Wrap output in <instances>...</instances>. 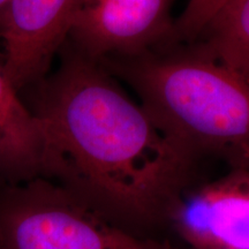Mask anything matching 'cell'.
I'll return each mask as SVG.
<instances>
[{"label": "cell", "instance_id": "obj_1", "mask_svg": "<svg viewBox=\"0 0 249 249\" xmlns=\"http://www.w3.org/2000/svg\"><path fill=\"white\" fill-rule=\"evenodd\" d=\"M29 107L48 144V179L105 213L150 220L185 191L195 157L98 62L67 43Z\"/></svg>", "mask_w": 249, "mask_h": 249}, {"label": "cell", "instance_id": "obj_2", "mask_svg": "<svg viewBox=\"0 0 249 249\" xmlns=\"http://www.w3.org/2000/svg\"><path fill=\"white\" fill-rule=\"evenodd\" d=\"M126 81L160 126L196 157L249 171V77L200 49L101 64Z\"/></svg>", "mask_w": 249, "mask_h": 249}, {"label": "cell", "instance_id": "obj_3", "mask_svg": "<svg viewBox=\"0 0 249 249\" xmlns=\"http://www.w3.org/2000/svg\"><path fill=\"white\" fill-rule=\"evenodd\" d=\"M0 249H167L114 225L107 213L48 178L0 183Z\"/></svg>", "mask_w": 249, "mask_h": 249}, {"label": "cell", "instance_id": "obj_4", "mask_svg": "<svg viewBox=\"0 0 249 249\" xmlns=\"http://www.w3.org/2000/svg\"><path fill=\"white\" fill-rule=\"evenodd\" d=\"M172 0H82L67 42L104 64L154 51L173 37Z\"/></svg>", "mask_w": 249, "mask_h": 249}, {"label": "cell", "instance_id": "obj_5", "mask_svg": "<svg viewBox=\"0 0 249 249\" xmlns=\"http://www.w3.org/2000/svg\"><path fill=\"white\" fill-rule=\"evenodd\" d=\"M82 0H8L0 22L5 75L18 91L46 76Z\"/></svg>", "mask_w": 249, "mask_h": 249}, {"label": "cell", "instance_id": "obj_6", "mask_svg": "<svg viewBox=\"0 0 249 249\" xmlns=\"http://www.w3.org/2000/svg\"><path fill=\"white\" fill-rule=\"evenodd\" d=\"M167 216L194 249H249V171L183 191Z\"/></svg>", "mask_w": 249, "mask_h": 249}, {"label": "cell", "instance_id": "obj_7", "mask_svg": "<svg viewBox=\"0 0 249 249\" xmlns=\"http://www.w3.org/2000/svg\"><path fill=\"white\" fill-rule=\"evenodd\" d=\"M0 65V183L48 178V144L39 121Z\"/></svg>", "mask_w": 249, "mask_h": 249}, {"label": "cell", "instance_id": "obj_8", "mask_svg": "<svg viewBox=\"0 0 249 249\" xmlns=\"http://www.w3.org/2000/svg\"><path fill=\"white\" fill-rule=\"evenodd\" d=\"M201 36L198 49L249 77V0H230Z\"/></svg>", "mask_w": 249, "mask_h": 249}, {"label": "cell", "instance_id": "obj_9", "mask_svg": "<svg viewBox=\"0 0 249 249\" xmlns=\"http://www.w3.org/2000/svg\"><path fill=\"white\" fill-rule=\"evenodd\" d=\"M230 0H189L182 14L174 22L176 39H195L201 36L208 23Z\"/></svg>", "mask_w": 249, "mask_h": 249}, {"label": "cell", "instance_id": "obj_10", "mask_svg": "<svg viewBox=\"0 0 249 249\" xmlns=\"http://www.w3.org/2000/svg\"><path fill=\"white\" fill-rule=\"evenodd\" d=\"M7 4H8V0H0V22H1L2 15H4V12Z\"/></svg>", "mask_w": 249, "mask_h": 249}]
</instances>
